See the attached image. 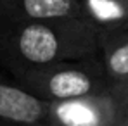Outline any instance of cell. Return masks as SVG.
Segmentation results:
<instances>
[{
  "label": "cell",
  "mask_w": 128,
  "mask_h": 126,
  "mask_svg": "<svg viewBox=\"0 0 128 126\" xmlns=\"http://www.w3.org/2000/svg\"><path fill=\"white\" fill-rule=\"evenodd\" d=\"M100 54V31L88 21H19L0 17V64L12 74Z\"/></svg>",
  "instance_id": "1"
},
{
  "label": "cell",
  "mask_w": 128,
  "mask_h": 126,
  "mask_svg": "<svg viewBox=\"0 0 128 126\" xmlns=\"http://www.w3.org/2000/svg\"><path fill=\"white\" fill-rule=\"evenodd\" d=\"M14 78L22 88L47 102L99 95L114 86L99 54L85 59L22 69L14 73Z\"/></svg>",
  "instance_id": "2"
},
{
  "label": "cell",
  "mask_w": 128,
  "mask_h": 126,
  "mask_svg": "<svg viewBox=\"0 0 128 126\" xmlns=\"http://www.w3.org/2000/svg\"><path fill=\"white\" fill-rule=\"evenodd\" d=\"M128 119V90L112 86L104 93L50 102V126H118Z\"/></svg>",
  "instance_id": "3"
},
{
  "label": "cell",
  "mask_w": 128,
  "mask_h": 126,
  "mask_svg": "<svg viewBox=\"0 0 128 126\" xmlns=\"http://www.w3.org/2000/svg\"><path fill=\"white\" fill-rule=\"evenodd\" d=\"M0 121L9 126H50V102L0 78Z\"/></svg>",
  "instance_id": "4"
},
{
  "label": "cell",
  "mask_w": 128,
  "mask_h": 126,
  "mask_svg": "<svg viewBox=\"0 0 128 126\" xmlns=\"http://www.w3.org/2000/svg\"><path fill=\"white\" fill-rule=\"evenodd\" d=\"M0 17L19 21H88L80 0H0Z\"/></svg>",
  "instance_id": "5"
},
{
  "label": "cell",
  "mask_w": 128,
  "mask_h": 126,
  "mask_svg": "<svg viewBox=\"0 0 128 126\" xmlns=\"http://www.w3.org/2000/svg\"><path fill=\"white\" fill-rule=\"evenodd\" d=\"M100 57L111 83L128 90V24L100 31Z\"/></svg>",
  "instance_id": "6"
},
{
  "label": "cell",
  "mask_w": 128,
  "mask_h": 126,
  "mask_svg": "<svg viewBox=\"0 0 128 126\" xmlns=\"http://www.w3.org/2000/svg\"><path fill=\"white\" fill-rule=\"evenodd\" d=\"M80 3L99 31L128 24V0H80Z\"/></svg>",
  "instance_id": "7"
},
{
  "label": "cell",
  "mask_w": 128,
  "mask_h": 126,
  "mask_svg": "<svg viewBox=\"0 0 128 126\" xmlns=\"http://www.w3.org/2000/svg\"><path fill=\"white\" fill-rule=\"evenodd\" d=\"M118 126H128V119H125V121H121Z\"/></svg>",
  "instance_id": "8"
},
{
  "label": "cell",
  "mask_w": 128,
  "mask_h": 126,
  "mask_svg": "<svg viewBox=\"0 0 128 126\" xmlns=\"http://www.w3.org/2000/svg\"><path fill=\"white\" fill-rule=\"evenodd\" d=\"M0 126H9V125H5V123H2V121H0Z\"/></svg>",
  "instance_id": "9"
}]
</instances>
